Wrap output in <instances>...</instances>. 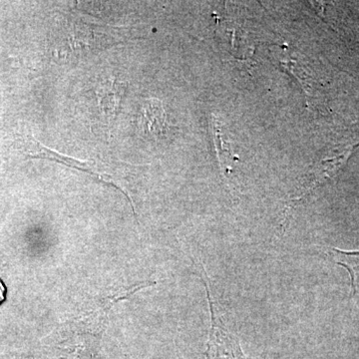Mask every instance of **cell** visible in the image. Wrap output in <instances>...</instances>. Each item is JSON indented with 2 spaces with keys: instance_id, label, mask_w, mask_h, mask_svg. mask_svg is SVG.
I'll list each match as a JSON object with an SVG mask.
<instances>
[{
  "instance_id": "2",
  "label": "cell",
  "mask_w": 359,
  "mask_h": 359,
  "mask_svg": "<svg viewBox=\"0 0 359 359\" xmlns=\"http://www.w3.org/2000/svg\"><path fill=\"white\" fill-rule=\"evenodd\" d=\"M125 95L126 84L116 79L106 80L97 92L99 107L109 124L119 115Z\"/></svg>"
},
{
  "instance_id": "7",
  "label": "cell",
  "mask_w": 359,
  "mask_h": 359,
  "mask_svg": "<svg viewBox=\"0 0 359 359\" xmlns=\"http://www.w3.org/2000/svg\"><path fill=\"white\" fill-rule=\"evenodd\" d=\"M6 287L4 285V283H2V280H0V304H2L4 301H6Z\"/></svg>"
},
{
  "instance_id": "3",
  "label": "cell",
  "mask_w": 359,
  "mask_h": 359,
  "mask_svg": "<svg viewBox=\"0 0 359 359\" xmlns=\"http://www.w3.org/2000/svg\"><path fill=\"white\" fill-rule=\"evenodd\" d=\"M105 32H94L89 25H74L71 36L68 37V43L71 49L76 55H86L89 52L95 51L96 49H105L107 47L102 44L101 37Z\"/></svg>"
},
{
  "instance_id": "4",
  "label": "cell",
  "mask_w": 359,
  "mask_h": 359,
  "mask_svg": "<svg viewBox=\"0 0 359 359\" xmlns=\"http://www.w3.org/2000/svg\"><path fill=\"white\" fill-rule=\"evenodd\" d=\"M327 255L334 263L344 266L348 271L353 287V297H359V250L346 252L330 248Z\"/></svg>"
},
{
  "instance_id": "5",
  "label": "cell",
  "mask_w": 359,
  "mask_h": 359,
  "mask_svg": "<svg viewBox=\"0 0 359 359\" xmlns=\"http://www.w3.org/2000/svg\"><path fill=\"white\" fill-rule=\"evenodd\" d=\"M144 124L150 133L162 135L167 130V116L162 103L152 99L146 104L144 109Z\"/></svg>"
},
{
  "instance_id": "1",
  "label": "cell",
  "mask_w": 359,
  "mask_h": 359,
  "mask_svg": "<svg viewBox=\"0 0 359 359\" xmlns=\"http://www.w3.org/2000/svg\"><path fill=\"white\" fill-rule=\"evenodd\" d=\"M211 304L212 330L208 344L207 359H250L248 358L241 348L240 342L235 335L231 334L215 313L214 306Z\"/></svg>"
},
{
  "instance_id": "6",
  "label": "cell",
  "mask_w": 359,
  "mask_h": 359,
  "mask_svg": "<svg viewBox=\"0 0 359 359\" xmlns=\"http://www.w3.org/2000/svg\"><path fill=\"white\" fill-rule=\"evenodd\" d=\"M212 131L214 135L215 146H216L217 157L222 166L230 168L233 162V151L230 144L224 139V134L222 132L221 127L217 120L212 119Z\"/></svg>"
}]
</instances>
